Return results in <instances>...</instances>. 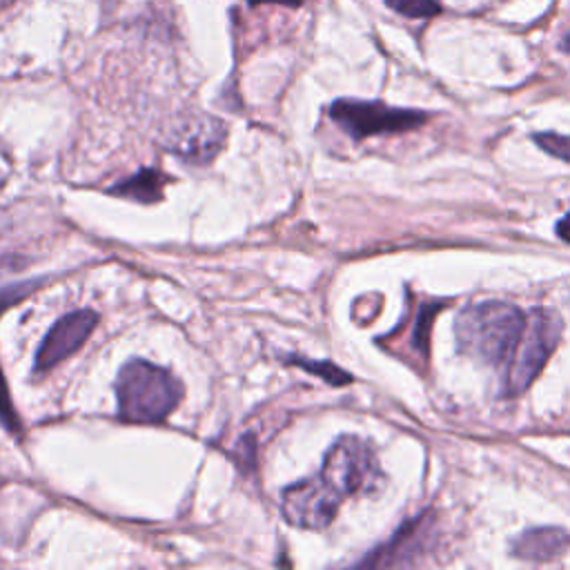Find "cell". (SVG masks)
I'll use <instances>...</instances> for the list:
<instances>
[{"mask_svg": "<svg viewBox=\"0 0 570 570\" xmlns=\"http://www.w3.org/2000/svg\"><path fill=\"white\" fill-rule=\"evenodd\" d=\"M563 323L552 309H532L525 314L523 332L514 345L510 361L505 363V394H521L543 370L550 354L561 338Z\"/></svg>", "mask_w": 570, "mask_h": 570, "instance_id": "obj_3", "label": "cell"}, {"mask_svg": "<svg viewBox=\"0 0 570 570\" xmlns=\"http://www.w3.org/2000/svg\"><path fill=\"white\" fill-rule=\"evenodd\" d=\"M13 0H0V7H4V4H11Z\"/></svg>", "mask_w": 570, "mask_h": 570, "instance_id": "obj_18", "label": "cell"}, {"mask_svg": "<svg viewBox=\"0 0 570 570\" xmlns=\"http://www.w3.org/2000/svg\"><path fill=\"white\" fill-rule=\"evenodd\" d=\"M557 234H559L563 240L570 243V212L557 223Z\"/></svg>", "mask_w": 570, "mask_h": 570, "instance_id": "obj_15", "label": "cell"}, {"mask_svg": "<svg viewBox=\"0 0 570 570\" xmlns=\"http://www.w3.org/2000/svg\"><path fill=\"white\" fill-rule=\"evenodd\" d=\"M98 325L94 309H76L58 318L36 352V372H47L69 358Z\"/></svg>", "mask_w": 570, "mask_h": 570, "instance_id": "obj_8", "label": "cell"}, {"mask_svg": "<svg viewBox=\"0 0 570 570\" xmlns=\"http://www.w3.org/2000/svg\"><path fill=\"white\" fill-rule=\"evenodd\" d=\"M563 51H570V29L566 31V36L561 38V45H559Z\"/></svg>", "mask_w": 570, "mask_h": 570, "instance_id": "obj_17", "label": "cell"}, {"mask_svg": "<svg viewBox=\"0 0 570 570\" xmlns=\"http://www.w3.org/2000/svg\"><path fill=\"white\" fill-rule=\"evenodd\" d=\"M0 421L7 425V430H16L18 428V416H16V410L11 405L9 387H7V381L2 376V370H0Z\"/></svg>", "mask_w": 570, "mask_h": 570, "instance_id": "obj_13", "label": "cell"}, {"mask_svg": "<svg viewBox=\"0 0 570 570\" xmlns=\"http://www.w3.org/2000/svg\"><path fill=\"white\" fill-rule=\"evenodd\" d=\"M534 142L548 151L550 156H557L566 163H570V136H561V134H552V131H546V134H534L532 136Z\"/></svg>", "mask_w": 570, "mask_h": 570, "instance_id": "obj_12", "label": "cell"}, {"mask_svg": "<svg viewBox=\"0 0 570 570\" xmlns=\"http://www.w3.org/2000/svg\"><path fill=\"white\" fill-rule=\"evenodd\" d=\"M385 4L407 18H432L441 13L439 0H385Z\"/></svg>", "mask_w": 570, "mask_h": 570, "instance_id": "obj_11", "label": "cell"}, {"mask_svg": "<svg viewBox=\"0 0 570 570\" xmlns=\"http://www.w3.org/2000/svg\"><path fill=\"white\" fill-rule=\"evenodd\" d=\"M118 416L129 423H160L183 399L180 381L142 358L127 361L116 379Z\"/></svg>", "mask_w": 570, "mask_h": 570, "instance_id": "obj_2", "label": "cell"}, {"mask_svg": "<svg viewBox=\"0 0 570 570\" xmlns=\"http://www.w3.org/2000/svg\"><path fill=\"white\" fill-rule=\"evenodd\" d=\"M330 118L347 131L352 138L361 140L374 134H390V131H407L416 129L425 122L423 111L414 109H396L383 102H367V100H336L330 107Z\"/></svg>", "mask_w": 570, "mask_h": 570, "instance_id": "obj_5", "label": "cell"}, {"mask_svg": "<svg viewBox=\"0 0 570 570\" xmlns=\"http://www.w3.org/2000/svg\"><path fill=\"white\" fill-rule=\"evenodd\" d=\"M29 283H18V285H9V287H4L2 292H0V309L2 307H7V305H11L13 301H18L20 296H24L31 287H27Z\"/></svg>", "mask_w": 570, "mask_h": 570, "instance_id": "obj_14", "label": "cell"}, {"mask_svg": "<svg viewBox=\"0 0 570 570\" xmlns=\"http://www.w3.org/2000/svg\"><path fill=\"white\" fill-rule=\"evenodd\" d=\"M167 176L156 171V169H142L136 176L127 178L125 183L116 185L111 191L134 198V200H142V203H151L158 200L163 196V185H165Z\"/></svg>", "mask_w": 570, "mask_h": 570, "instance_id": "obj_10", "label": "cell"}, {"mask_svg": "<svg viewBox=\"0 0 570 570\" xmlns=\"http://www.w3.org/2000/svg\"><path fill=\"white\" fill-rule=\"evenodd\" d=\"M249 4H263V2H276V4H285V7H289V9H294V7H301L303 4V0H247Z\"/></svg>", "mask_w": 570, "mask_h": 570, "instance_id": "obj_16", "label": "cell"}, {"mask_svg": "<svg viewBox=\"0 0 570 570\" xmlns=\"http://www.w3.org/2000/svg\"><path fill=\"white\" fill-rule=\"evenodd\" d=\"M523 325L525 314L510 303H472L456 314V347L485 365H503L510 361Z\"/></svg>", "mask_w": 570, "mask_h": 570, "instance_id": "obj_1", "label": "cell"}, {"mask_svg": "<svg viewBox=\"0 0 570 570\" xmlns=\"http://www.w3.org/2000/svg\"><path fill=\"white\" fill-rule=\"evenodd\" d=\"M321 476L343 497L370 492L381 481L372 448L363 439L352 434L341 436L327 450Z\"/></svg>", "mask_w": 570, "mask_h": 570, "instance_id": "obj_4", "label": "cell"}, {"mask_svg": "<svg viewBox=\"0 0 570 570\" xmlns=\"http://www.w3.org/2000/svg\"><path fill=\"white\" fill-rule=\"evenodd\" d=\"M341 501H343V494H338L318 474L285 488L281 499V510L287 523L305 530H321L332 523Z\"/></svg>", "mask_w": 570, "mask_h": 570, "instance_id": "obj_6", "label": "cell"}, {"mask_svg": "<svg viewBox=\"0 0 570 570\" xmlns=\"http://www.w3.org/2000/svg\"><path fill=\"white\" fill-rule=\"evenodd\" d=\"M225 145V125L209 114H187L169 125L165 147L189 163H209Z\"/></svg>", "mask_w": 570, "mask_h": 570, "instance_id": "obj_7", "label": "cell"}, {"mask_svg": "<svg viewBox=\"0 0 570 570\" xmlns=\"http://www.w3.org/2000/svg\"><path fill=\"white\" fill-rule=\"evenodd\" d=\"M570 546V534L563 528H530L512 541V554L525 561H552Z\"/></svg>", "mask_w": 570, "mask_h": 570, "instance_id": "obj_9", "label": "cell"}]
</instances>
